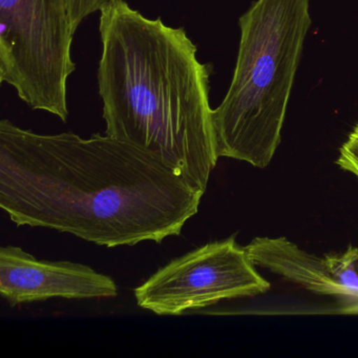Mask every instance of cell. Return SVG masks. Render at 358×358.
Returning <instances> with one entry per match:
<instances>
[{
    "label": "cell",
    "instance_id": "5",
    "mask_svg": "<svg viewBox=\"0 0 358 358\" xmlns=\"http://www.w3.org/2000/svg\"><path fill=\"white\" fill-rule=\"evenodd\" d=\"M234 236L208 243L155 272L135 289L138 306L158 315H192L227 299L270 289Z\"/></svg>",
    "mask_w": 358,
    "mask_h": 358
},
{
    "label": "cell",
    "instance_id": "10",
    "mask_svg": "<svg viewBox=\"0 0 358 358\" xmlns=\"http://www.w3.org/2000/svg\"><path fill=\"white\" fill-rule=\"evenodd\" d=\"M110 0H66L73 29L77 31L83 20L110 3Z\"/></svg>",
    "mask_w": 358,
    "mask_h": 358
},
{
    "label": "cell",
    "instance_id": "1",
    "mask_svg": "<svg viewBox=\"0 0 358 358\" xmlns=\"http://www.w3.org/2000/svg\"><path fill=\"white\" fill-rule=\"evenodd\" d=\"M204 192L156 157L110 136L41 135L0 122V207L17 226L99 246L181 234Z\"/></svg>",
    "mask_w": 358,
    "mask_h": 358
},
{
    "label": "cell",
    "instance_id": "3",
    "mask_svg": "<svg viewBox=\"0 0 358 358\" xmlns=\"http://www.w3.org/2000/svg\"><path fill=\"white\" fill-rule=\"evenodd\" d=\"M236 68L223 101L213 110L219 158L257 169L271 163L308 31L310 0H257L238 20Z\"/></svg>",
    "mask_w": 358,
    "mask_h": 358
},
{
    "label": "cell",
    "instance_id": "4",
    "mask_svg": "<svg viewBox=\"0 0 358 358\" xmlns=\"http://www.w3.org/2000/svg\"><path fill=\"white\" fill-rule=\"evenodd\" d=\"M66 0H0V81L34 110L69 118L68 81L76 70Z\"/></svg>",
    "mask_w": 358,
    "mask_h": 358
},
{
    "label": "cell",
    "instance_id": "2",
    "mask_svg": "<svg viewBox=\"0 0 358 358\" xmlns=\"http://www.w3.org/2000/svg\"><path fill=\"white\" fill-rule=\"evenodd\" d=\"M98 89L106 135L158 158L205 192L217 165L210 64L185 29L150 20L124 0L100 10Z\"/></svg>",
    "mask_w": 358,
    "mask_h": 358
},
{
    "label": "cell",
    "instance_id": "6",
    "mask_svg": "<svg viewBox=\"0 0 358 358\" xmlns=\"http://www.w3.org/2000/svg\"><path fill=\"white\" fill-rule=\"evenodd\" d=\"M0 294L11 307L48 299H112V278L72 262L39 261L20 247L0 248Z\"/></svg>",
    "mask_w": 358,
    "mask_h": 358
},
{
    "label": "cell",
    "instance_id": "9",
    "mask_svg": "<svg viewBox=\"0 0 358 358\" xmlns=\"http://www.w3.org/2000/svg\"><path fill=\"white\" fill-rule=\"evenodd\" d=\"M336 164L358 179V123L341 145Z\"/></svg>",
    "mask_w": 358,
    "mask_h": 358
},
{
    "label": "cell",
    "instance_id": "7",
    "mask_svg": "<svg viewBox=\"0 0 358 358\" xmlns=\"http://www.w3.org/2000/svg\"><path fill=\"white\" fill-rule=\"evenodd\" d=\"M255 266L316 293L345 299V291L333 278L326 257L299 248L286 238H255L245 246Z\"/></svg>",
    "mask_w": 358,
    "mask_h": 358
},
{
    "label": "cell",
    "instance_id": "8",
    "mask_svg": "<svg viewBox=\"0 0 358 358\" xmlns=\"http://www.w3.org/2000/svg\"><path fill=\"white\" fill-rule=\"evenodd\" d=\"M324 257L333 278L345 291V311L358 312V248L349 247Z\"/></svg>",
    "mask_w": 358,
    "mask_h": 358
}]
</instances>
